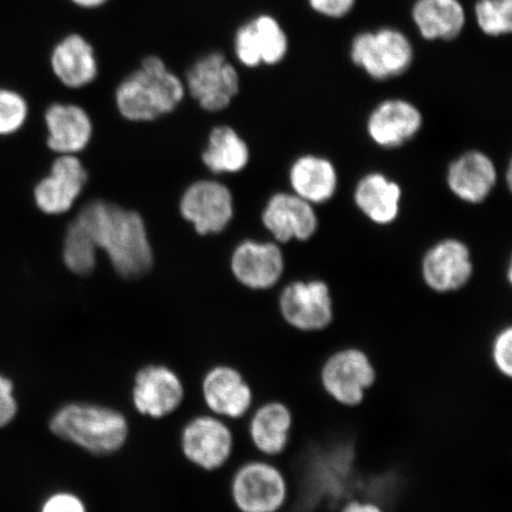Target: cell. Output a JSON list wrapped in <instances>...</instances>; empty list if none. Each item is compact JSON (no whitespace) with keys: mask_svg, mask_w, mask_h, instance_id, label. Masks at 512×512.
Listing matches in <instances>:
<instances>
[{"mask_svg":"<svg viewBox=\"0 0 512 512\" xmlns=\"http://www.w3.org/2000/svg\"><path fill=\"white\" fill-rule=\"evenodd\" d=\"M28 114V102L23 95L11 89H0V136L21 130Z\"/></svg>","mask_w":512,"mask_h":512,"instance_id":"29","label":"cell"},{"mask_svg":"<svg viewBox=\"0 0 512 512\" xmlns=\"http://www.w3.org/2000/svg\"><path fill=\"white\" fill-rule=\"evenodd\" d=\"M412 19L426 41L456 40L466 24L460 0H415Z\"/></svg>","mask_w":512,"mask_h":512,"instance_id":"25","label":"cell"},{"mask_svg":"<svg viewBox=\"0 0 512 512\" xmlns=\"http://www.w3.org/2000/svg\"><path fill=\"white\" fill-rule=\"evenodd\" d=\"M290 477L273 459L241 463L229 480V498L238 512H283L292 499Z\"/></svg>","mask_w":512,"mask_h":512,"instance_id":"5","label":"cell"},{"mask_svg":"<svg viewBox=\"0 0 512 512\" xmlns=\"http://www.w3.org/2000/svg\"><path fill=\"white\" fill-rule=\"evenodd\" d=\"M381 371L371 352L356 344L332 349L317 371L318 387L332 405L355 411L366 406L371 392L379 386Z\"/></svg>","mask_w":512,"mask_h":512,"instance_id":"4","label":"cell"},{"mask_svg":"<svg viewBox=\"0 0 512 512\" xmlns=\"http://www.w3.org/2000/svg\"><path fill=\"white\" fill-rule=\"evenodd\" d=\"M497 181L495 162L482 151H467L448 165L447 187L465 203L479 204L488 200Z\"/></svg>","mask_w":512,"mask_h":512,"instance_id":"21","label":"cell"},{"mask_svg":"<svg viewBox=\"0 0 512 512\" xmlns=\"http://www.w3.org/2000/svg\"><path fill=\"white\" fill-rule=\"evenodd\" d=\"M68 2L81 10H99L104 8L111 0H68Z\"/></svg>","mask_w":512,"mask_h":512,"instance_id":"35","label":"cell"},{"mask_svg":"<svg viewBox=\"0 0 512 512\" xmlns=\"http://www.w3.org/2000/svg\"><path fill=\"white\" fill-rule=\"evenodd\" d=\"M179 210L197 234H219L233 220L234 197L227 185L201 179L184 191Z\"/></svg>","mask_w":512,"mask_h":512,"instance_id":"14","label":"cell"},{"mask_svg":"<svg viewBox=\"0 0 512 512\" xmlns=\"http://www.w3.org/2000/svg\"><path fill=\"white\" fill-rule=\"evenodd\" d=\"M48 430L56 439L92 457H112L131 439V421L121 409L106 403L70 400L50 414Z\"/></svg>","mask_w":512,"mask_h":512,"instance_id":"2","label":"cell"},{"mask_svg":"<svg viewBox=\"0 0 512 512\" xmlns=\"http://www.w3.org/2000/svg\"><path fill=\"white\" fill-rule=\"evenodd\" d=\"M291 190L312 206L329 202L338 189L334 163L317 155H303L294 160L288 172Z\"/></svg>","mask_w":512,"mask_h":512,"instance_id":"24","label":"cell"},{"mask_svg":"<svg viewBox=\"0 0 512 512\" xmlns=\"http://www.w3.org/2000/svg\"><path fill=\"white\" fill-rule=\"evenodd\" d=\"M187 89L157 55H147L140 66L128 74L115 89V106L131 123H151L171 114L182 104Z\"/></svg>","mask_w":512,"mask_h":512,"instance_id":"3","label":"cell"},{"mask_svg":"<svg viewBox=\"0 0 512 512\" xmlns=\"http://www.w3.org/2000/svg\"><path fill=\"white\" fill-rule=\"evenodd\" d=\"M424 115L411 101L399 98L380 102L369 114L367 133L384 150L399 149L418 136Z\"/></svg>","mask_w":512,"mask_h":512,"instance_id":"19","label":"cell"},{"mask_svg":"<svg viewBox=\"0 0 512 512\" xmlns=\"http://www.w3.org/2000/svg\"><path fill=\"white\" fill-rule=\"evenodd\" d=\"M292 512H311V511H309V510H304V509H299V510L292 511Z\"/></svg>","mask_w":512,"mask_h":512,"instance_id":"36","label":"cell"},{"mask_svg":"<svg viewBox=\"0 0 512 512\" xmlns=\"http://www.w3.org/2000/svg\"><path fill=\"white\" fill-rule=\"evenodd\" d=\"M184 86L203 111L226 110L240 93L238 69L221 51H210L191 64Z\"/></svg>","mask_w":512,"mask_h":512,"instance_id":"10","label":"cell"},{"mask_svg":"<svg viewBox=\"0 0 512 512\" xmlns=\"http://www.w3.org/2000/svg\"><path fill=\"white\" fill-rule=\"evenodd\" d=\"M310 8L320 16L341 19L350 14L356 0H307Z\"/></svg>","mask_w":512,"mask_h":512,"instance_id":"33","label":"cell"},{"mask_svg":"<svg viewBox=\"0 0 512 512\" xmlns=\"http://www.w3.org/2000/svg\"><path fill=\"white\" fill-rule=\"evenodd\" d=\"M200 390L207 412L229 422L246 419L256 405L252 382L233 364L209 367L202 375Z\"/></svg>","mask_w":512,"mask_h":512,"instance_id":"11","label":"cell"},{"mask_svg":"<svg viewBox=\"0 0 512 512\" xmlns=\"http://www.w3.org/2000/svg\"><path fill=\"white\" fill-rule=\"evenodd\" d=\"M19 402L14 381L0 373V430L8 427L17 419Z\"/></svg>","mask_w":512,"mask_h":512,"instance_id":"32","label":"cell"},{"mask_svg":"<svg viewBox=\"0 0 512 512\" xmlns=\"http://www.w3.org/2000/svg\"><path fill=\"white\" fill-rule=\"evenodd\" d=\"M233 49L243 67H273L286 59L290 42L277 18L261 14L236 29Z\"/></svg>","mask_w":512,"mask_h":512,"instance_id":"13","label":"cell"},{"mask_svg":"<svg viewBox=\"0 0 512 512\" xmlns=\"http://www.w3.org/2000/svg\"><path fill=\"white\" fill-rule=\"evenodd\" d=\"M88 182V172L76 155H60L51 165L50 175L36 185V206L47 215H62L74 203Z\"/></svg>","mask_w":512,"mask_h":512,"instance_id":"18","label":"cell"},{"mask_svg":"<svg viewBox=\"0 0 512 512\" xmlns=\"http://www.w3.org/2000/svg\"><path fill=\"white\" fill-rule=\"evenodd\" d=\"M230 270L248 290H271L283 278L285 256L278 242L245 240L235 247Z\"/></svg>","mask_w":512,"mask_h":512,"instance_id":"16","label":"cell"},{"mask_svg":"<svg viewBox=\"0 0 512 512\" xmlns=\"http://www.w3.org/2000/svg\"><path fill=\"white\" fill-rule=\"evenodd\" d=\"M49 62L51 72L64 87L81 89L98 79L100 67L95 47L80 32H70L57 41Z\"/></svg>","mask_w":512,"mask_h":512,"instance_id":"20","label":"cell"},{"mask_svg":"<svg viewBox=\"0 0 512 512\" xmlns=\"http://www.w3.org/2000/svg\"><path fill=\"white\" fill-rule=\"evenodd\" d=\"M488 357L492 369L505 380L512 379V326L499 328L488 345Z\"/></svg>","mask_w":512,"mask_h":512,"instance_id":"30","label":"cell"},{"mask_svg":"<svg viewBox=\"0 0 512 512\" xmlns=\"http://www.w3.org/2000/svg\"><path fill=\"white\" fill-rule=\"evenodd\" d=\"M91 236L98 251L105 252L120 277L137 279L153 266V251L142 215L118 204L95 200L75 217Z\"/></svg>","mask_w":512,"mask_h":512,"instance_id":"1","label":"cell"},{"mask_svg":"<svg viewBox=\"0 0 512 512\" xmlns=\"http://www.w3.org/2000/svg\"><path fill=\"white\" fill-rule=\"evenodd\" d=\"M247 437L260 457L275 459L290 450L297 427V411L285 399L258 403L247 416Z\"/></svg>","mask_w":512,"mask_h":512,"instance_id":"12","label":"cell"},{"mask_svg":"<svg viewBox=\"0 0 512 512\" xmlns=\"http://www.w3.org/2000/svg\"><path fill=\"white\" fill-rule=\"evenodd\" d=\"M185 398L187 387L183 377L169 364L146 363L132 377L131 405L143 418L168 419L183 407Z\"/></svg>","mask_w":512,"mask_h":512,"instance_id":"8","label":"cell"},{"mask_svg":"<svg viewBox=\"0 0 512 512\" xmlns=\"http://www.w3.org/2000/svg\"><path fill=\"white\" fill-rule=\"evenodd\" d=\"M38 512H89V508L79 492L59 489L44 497Z\"/></svg>","mask_w":512,"mask_h":512,"instance_id":"31","label":"cell"},{"mask_svg":"<svg viewBox=\"0 0 512 512\" xmlns=\"http://www.w3.org/2000/svg\"><path fill=\"white\" fill-rule=\"evenodd\" d=\"M261 221L278 243L305 242L319 227L315 206L292 191L274 194L262 210Z\"/></svg>","mask_w":512,"mask_h":512,"instance_id":"17","label":"cell"},{"mask_svg":"<svg viewBox=\"0 0 512 512\" xmlns=\"http://www.w3.org/2000/svg\"><path fill=\"white\" fill-rule=\"evenodd\" d=\"M279 315L284 323L299 334H320L335 322V302L323 280H297L281 291Z\"/></svg>","mask_w":512,"mask_h":512,"instance_id":"9","label":"cell"},{"mask_svg":"<svg viewBox=\"0 0 512 512\" xmlns=\"http://www.w3.org/2000/svg\"><path fill=\"white\" fill-rule=\"evenodd\" d=\"M350 57L371 79L386 81L408 72L414 61V47L402 31L386 27L362 31L352 38Z\"/></svg>","mask_w":512,"mask_h":512,"instance_id":"7","label":"cell"},{"mask_svg":"<svg viewBox=\"0 0 512 512\" xmlns=\"http://www.w3.org/2000/svg\"><path fill=\"white\" fill-rule=\"evenodd\" d=\"M182 457L195 469L221 471L234 457L235 433L230 422L208 412L184 422L178 434Z\"/></svg>","mask_w":512,"mask_h":512,"instance_id":"6","label":"cell"},{"mask_svg":"<svg viewBox=\"0 0 512 512\" xmlns=\"http://www.w3.org/2000/svg\"><path fill=\"white\" fill-rule=\"evenodd\" d=\"M421 277L435 293L450 294L463 290L473 277L469 246L454 238L434 243L422 258Z\"/></svg>","mask_w":512,"mask_h":512,"instance_id":"15","label":"cell"},{"mask_svg":"<svg viewBox=\"0 0 512 512\" xmlns=\"http://www.w3.org/2000/svg\"><path fill=\"white\" fill-rule=\"evenodd\" d=\"M335 512H389V510L373 499L352 497L339 505Z\"/></svg>","mask_w":512,"mask_h":512,"instance_id":"34","label":"cell"},{"mask_svg":"<svg viewBox=\"0 0 512 512\" xmlns=\"http://www.w3.org/2000/svg\"><path fill=\"white\" fill-rule=\"evenodd\" d=\"M249 159L248 144L233 127L216 126L210 131L202 162L214 175L238 174L246 169Z\"/></svg>","mask_w":512,"mask_h":512,"instance_id":"26","label":"cell"},{"mask_svg":"<svg viewBox=\"0 0 512 512\" xmlns=\"http://www.w3.org/2000/svg\"><path fill=\"white\" fill-rule=\"evenodd\" d=\"M475 16L479 29L486 36L509 35L512 30V0H477Z\"/></svg>","mask_w":512,"mask_h":512,"instance_id":"28","label":"cell"},{"mask_svg":"<svg viewBox=\"0 0 512 512\" xmlns=\"http://www.w3.org/2000/svg\"><path fill=\"white\" fill-rule=\"evenodd\" d=\"M44 120L48 128V147L57 155H78L91 143L94 126L91 117L79 105H50Z\"/></svg>","mask_w":512,"mask_h":512,"instance_id":"22","label":"cell"},{"mask_svg":"<svg viewBox=\"0 0 512 512\" xmlns=\"http://www.w3.org/2000/svg\"><path fill=\"white\" fill-rule=\"evenodd\" d=\"M98 248L83 228L82 224L74 219L69 223L66 236L63 240L62 258L68 270L76 275L92 274L98 259Z\"/></svg>","mask_w":512,"mask_h":512,"instance_id":"27","label":"cell"},{"mask_svg":"<svg viewBox=\"0 0 512 512\" xmlns=\"http://www.w3.org/2000/svg\"><path fill=\"white\" fill-rule=\"evenodd\" d=\"M358 210L377 226H389L400 215L402 189L381 172H370L358 181L354 191Z\"/></svg>","mask_w":512,"mask_h":512,"instance_id":"23","label":"cell"}]
</instances>
